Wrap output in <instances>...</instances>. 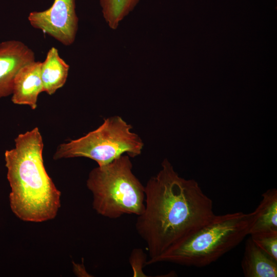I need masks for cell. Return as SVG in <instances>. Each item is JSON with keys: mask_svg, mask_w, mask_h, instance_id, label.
Listing matches in <instances>:
<instances>
[{"mask_svg": "<svg viewBox=\"0 0 277 277\" xmlns=\"http://www.w3.org/2000/svg\"><path fill=\"white\" fill-rule=\"evenodd\" d=\"M145 206L135 229L146 244V265L172 246L210 222L212 200L193 179L179 175L167 159L145 186Z\"/></svg>", "mask_w": 277, "mask_h": 277, "instance_id": "6da1fadb", "label": "cell"}, {"mask_svg": "<svg viewBox=\"0 0 277 277\" xmlns=\"http://www.w3.org/2000/svg\"><path fill=\"white\" fill-rule=\"evenodd\" d=\"M14 142V148L5 152L11 209L24 221L51 220L60 207L61 192L45 170L39 129L19 134Z\"/></svg>", "mask_w": 277, "mask_h": 277, "instance_id": "7a4b0ae2", "label": "cell"}, {"mask_svg": "<svg viewBox=\"0 0 277 277\" xmlns=\"http://www.w3.org/2000/svg\"><path fill=\"white\" fill-rule=\"evenodd\" d=\"M249 213L215 215L208 223L175 244L153 264L169 262L203 267L216 261L249 234Z\"/></svg>", "mask_w": 277, "mask_h": 277, "instance_id": "3957f363", "label": "cell"}, {"mask_svg": "<svg viewBox=\"0 0 277 277\" xmlns=\"http://www.w3.org/2000/svg\"><path fill=\"white\" fill-rule=\"evenodd\" d=\"M87 186L92 194L93 208L105 217L138 216L144 209L145 186L133 174L132 164L127 154L93 169Z\"/></svg>", "mask_w": 277, "mask_h": 277, "instance_id": "277c9868", "label": "cell"}, {"mask_svg": "<svg viewBox=\"0 0 277 277\" xmlns=\"http://www.w3.org/2000/svg\"><path fill=\"white\" fill-rule=\"evenodd\" d=\"M132 129V126L120 116L105 118L97 129L60 144L53 159L85 157L102 166L124 154L136 157L141 154L144 143L138 134L131 131Z\"/></svg>", "mask_w": 277, "mask_h": 277, "instance_id": "5b68a950", "label": "cell"}, {"mask_svg": "<svg viewBox=\"0 0 277 277\" xmlns=\"http://www.w3.org/2000/svg\"><path fill=\"white\" fill-rule=\"evenodd\" d=\"M75 0H54L43 11L31 12L28 17L32 27L52 36L64 45H72L78 30Z\"/></svg>", "mask_w": 277, "mask_h": 277, "instance_id": "8992f818", "label": "cell"}, {"mask_svg": "<svg viewBox=\"0 0 277 277\" xmlns=\"http://www.w3.org/2000/svg\"><path fill=\"white\" fill-rule=\"evenodd\" d=\"M34 61V52L23 42L11 39L0 43V98L12 94L16 73Z\"/></svg>", "mask_w": 277, "mask_h": 277, "instance_id": "52a82bcc", "label": "cell"}, {"mask_svg": "<svg viewBox=\"0 0 277 277\" xmlns=\"http://www.w3.org/2000/svg\"><path fill=\"white\" fill-rule=\"evenodd\" d=\"M42 62L33 61L23 66L16 73L13 86L12 102L17 105L37 107L39 94L43 92L41 76Z\"/></svg>", "mask_w": 277, "mask_h": 277, "instance_id": "ba28073f", "label": "cell"}, {"mask_svg": "<svg viewBox=\"0 0 277 277\" xmlns=\"http://www.w3.org/2000/svg\"><path fill=\"white\" fill-rule=\"evenodd\" d=\"M249 213V234L277 232V190L270 189L262 194L255 210Z\"/></svg>", "mask_w": 277, "mask_h": 277, "instance_id": "9c48e42d", "label": "cell"}, {"mask_svg": "<svg viewBox=\"0 0 277 277\" xmlns=\"http://www.w3.org/2000/svg\"><path fill=\"white\" fill-rule=\"evenodd\" d=\"M241 267L246 277L277 276V260L262 250L250 237L245 243Z\"/></svg>", "mask_w": 277, "mask_h": 277, "instance_id": "30bf717a", "label": "cell"}, {"mask_svg": "<svg viewBox=\"0 0 277 277\" xmlns=\"http://www.w3.org/2000/svg\"><path fill=\"white\" fill-rule=\"evenodd\" d=\"M69 68V65L60 56L58 50L51 47L41 65L43 92L52 95L62 88L67 81Z\"/></svg>", "mask_w": 277, "mask_h": 277, "instance_id": "8fae6325", "label": "cell"}, {"mask_svg": "<svg viewBox=\"0 0 277 277\" xmlns=\"http://www.w3.org/2000/svg\"><path fill=\"white\" fill-rule=\"evenodd\" d=\"M140 0H100L103 16L108 27L116 29L120 23L131 13Z\"/></svg>", "mask_w": 277, "mask_h": 277, "instance_id": "7c38bea8", "label": "cell"}, {"mask_svg": "<svg viewBox=\"0 0 277 277\" xmlns=\"http://www.w3.org/2000/svg\"><path fill=\"white\" fill-rule=\"evenodd\" d=\"M250 238L262 250L277 260V232L253 234Z\"/></svg>", "mask_w": 277, "mask_h": 277, "instance_id": "4fadbf2b", "label": "cell"}, {"mask_svg": "<svg viewBox=\"0 0 277 277\" xmlns=\"http://www.w3.org/2000/svg\"><path fill=\"white\" fill-rule=\"evenodd\" d=\"M146 254L141 249H134L130 256L129 261L133 271L134 276H146L143 268L146 265Z\"/></svg>", "mask_w": 277, "mask_h": 277, "instance_id": "5bb4252c", "label": "cell"}]
</instances>
